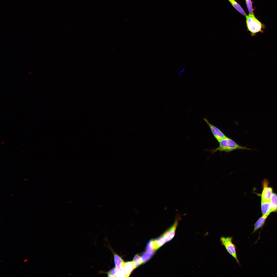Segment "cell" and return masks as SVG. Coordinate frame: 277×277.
Wrapping results in <instances>:
<instances>
[{
	"label": "cell",
	"instance_id": "6da1fadb",
	"mask_svg": "<svg viewBox=\"0 0 277 277\" xmlns=\"http://www.w3.org/2000/svg\"><path fill=\"white\" fill-rule=\"evenodd\" d=\"M219 146L216 148L211 149H205L206 151H210L213 154L217 151L226 153L231 152L236 150H254V149L248 148L245 146H241L231 138L227 137L221 140L219 142Z\"/></svg>",
	"mask_w": 277,
	"mask_h": 277
},
{
	"label": "cell",
	"instance_id": "7a4b0ae2",
	"mask_svg": "<svg viewBox=\"0 0 277 277\" xmlns=\"http://www.w3.org/2000/svg\"><path fill=\"white\" fill-rule=\"evenodd\" d=\"M245 17L247 30L250 33L251 36H254L259 33L263 32L264 26L254 15L249 14Z\"/></svg>",
	"mask_w": 277,
	"mask_h": 277
},
{
	"label": "cell",
	"instance_id": "3957f363",
	"mask_svg": "<svg viewBox=\"0 0 277 277\" xmlns=\"http://www.w3.org/2000/svg\"><path fill=\"white\" fill-rule=\"evenodd\" d=\"M232 240L233 238L232 236L225 237L222 236L220 240L221 245L225 247L228 252L235 259L240 266V264L236 254V247L233 243Z\"/></svg>",
	"mask_w": 277,
	"mask_h": 277
},
{
	"label": "cell",
	"instance_id": "277c9868",
	"mask_svg": "<svg viewBox=\"0 0 277 277\" xmlns=\"http://www.w3.org/2000/svg\"><path fill=\"white\" fill-rule=\"evenodd\" d=\"M268 180L264 179L262 182L263 190L260 195L261 201H270L272 195L273 193V189L269 187Z\"/></svg>",
	"mask_w": 277,
	"mask_h": 277
},
{
	"label": "cell",
	"instance_id": "5b68a950",
	"mask_svg": "<svg viewBox=\"0 0 277 277\" xmlns=\"http://www.w3.org/2000/svg\"><path fill=\"white\" fill-rule=\"evenodd\" d=\"M203 119L210 127L214 136L219 143L227 137L219 128L210 123L207 119L205 118Z\"/></svg>",
	"mask_w": 277,
	"mask_h": 277
},
{
	"label": "cell",
	"instance_id": "8992f818",
	"mask_svg": "<svg viewBox=\"0 0 277 277\" xmlns=\"http://www.w3.org/2000/svg\"><path fill=\"white\" fill-rule=\"evenodd\" d=\"M178 220V219H176L172 225L161 236L165 242L170 241L174 237Z\"/></svg>",
	"mask_w": 277,
	"mask_h": 277
},
{
	"label": "cell",
	"instance_id": "52a82bcc",
	"mask_svg": "<svg viewBox=\"0 0 277 277\" xmlns=\"http://www.w3.org/2000/svg\"><path fill=\"white\" fill-rule=\"evenodd\" d=\"M268 216L266 215H262L257 220L254 224V229L251 234L255 233L258 229L263 227Z\"/></svg>",
	"mask_w": 277,
	"mask_h": 277
},
{
	"label": "cell",
	"instance_id": "ba28073f",
	"mask_svg": "<svg viewBox=\"0 0 277 277\" xmlns=\"http://www.w3.org/2000/svg\"><path fill=\"white\" fill-rule=\"evenodd\" d=\"M261 208L262 215L268 216L271 213L270 201H261Z\"/></svg>",
	"mask_w": 277,
	"mask_h": 277
},
{
	"label": "cell",
	"instance_id": "9c48e42d",
	"mask_svg": "<svg viewBox=\"0 0 277 277\" xmlns=\"http://www.w3.org/2000/svg\"><path fill=\"white\" fill-rule=\"evenodd\" d=\"M123 267L126 277H128L135 269L132 261H128L124 263Z\"/></svg>",
	"mask_w": 277,
	"mask_h": 277
},
{
	"label": "cell",
	"instance_id": "30bf717a",
	"mask_svg": "<svg viewBox=\"0 0 277 277\" xmlns=\"http://www.w3.org/2000/svg\"><path fill=\"white\" fill-rule=\"evenodd\" d=\"M271 213L277 212V194L273 193L270 200Z\"/></svg>",
	"mask_w": 277,
	"mask_h": 277
},
{
	"label": "cell",
	"instance_id": "8fae6325",
	"mask_svg": "<svg viewBox=\"0 0 277 277\" xmlns=\"http://www.w3.org/2000/svg\"><path fill=\"white\" fill-rule=\"evenodd\" d=\"M114 260L116 268L118 270L123 266L124 263L121 257L115 254H114Z\"/></svg>",
	"mask_w": 277,
	"mask_h": 277
},
{
	"label": "cell",
	"instance_id": "7c38bea8",
	"mask_svg": "<svg viewBox=\"0 0 277 277\" xmlns=\"http://www.w3.org/2000/svg\"><path fill=\"white\" fill-rule=\"evenodd\" d=\"M231 4L238 11L245 16L247 15L241 6L235 0H228Z\"/></svg>",
	"mask_w": 277,
	"mask_h": 277
},
{
	"label": "cell",
	"instance_id": "4fadbf2b",
	"mask_svg": "<svg viewBox=\"0 0 277 277\" xmlns=\"http://www.w3.org/2000/svg\"><path fill=\"white\" fill-rule=\"evenodd\" d=\"M132 262L135 269L143 263L141 257L138 254L135 255Z\"/></svg>",
	"mask_w": 277,
	"mask_h": 277
},
{
	"label": "cell",
	"instance_id": "5bb4252c",
	"mask_svg": "<svg viewBox=\"0 0 277 277\" xmlns=\"http://www.w3.org/2000/svg\"><path fill=\"white\" fill-rule=\"evenodd\" d=\"M117 270L116 268H114L107 272H105L103 271H100L99 274L106 273L108 277H117Z\"/></svg>",
	"mask_w": 277,
	"mask_h": 277
},
{
	"label": "cell",
	"instance_id": "9a60e30c",
	"mask_svg": "<svg viewBox=\"0 0 277 277\" xmlns=\"http://www.w3.org/2000/svg\"><path fill=\"white\" fill-rule=\"evenodd\" d=\"M153 254L145 251L142 253L141 255V258L143 263H145L151 259Z\"/></svg>",
	"mask_w": 277,
	"mask_h": 277
},
{
	"label": "cell",
	"instance_id": "2e32d148",
	"mask_svg": "<svg viewBox=\"0 0 277 277\" xmlns=\"http://www.w3.org/2000/svg\"><path fill=\"white\" fill-rule=\"evenodd\" d=\"M246 5L249 11V14L254 15L253 9L252 5V2L251 0H245Z\"/></svg>",
	"mask_w": 277,
	"mask_h": 277
},
{
	"label": "cell",
	"instance_id": "e0dca14e",
	"mask_svg": "<svg viewBox=\"0 0 277 277\" xmlns=\"http://www.w3.org/2000/svg\"><path fill=\"white\" fill-rule=\"evenodd\" d=\"M117 276H125L124 268L123 266L120 269L117 270Z\"/></svg>",
	"mask_w": 277,
	"mask_h": 277
},
{
	"label": "cell",
	"instance_id": "ac0fdd59",
	"mask_svg": "<svg viewBox=\"0 0 277 277\" xmlns=\"http://www.w3.org/2000/svg\"><path fill=\"white\" fill-rule=\"evenodd\" d=\"M27 259H26V260H24V262H25L26 261H27Z\"/></svg>",
	"mask_w": 277,
	"mask_h": 277
}]
</instances>
